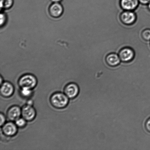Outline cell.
I'll use <instances>...</instances> for the list:
<instances>
[{"label": "cell", "mask_w": 150, "mask_h": 150, "mask_svg": "<svg viewBox=\"0 0 150 150\" xmlns=\"http://www.w3.org/2000/svg\"><path fill=\"white\" fill-rule=\"evenodd\" d=\"M145 127L146 130L150 133V117L145 122Z\"/></svg>", "instance_id": "d6986e66"}, {"label": "cell", "mask_w": 150, "mask_h": 150, "mask_svg": "<svg viewBox=\"0 0 150 150\" xmlns=\"http://www.w3.org/2000/svg\"><path fill=\"white\" fill-rule=\"evenodd\" d=\"M64 93L69 98L73 99L76 98L79 93V86L74 83H69L64 88Z\"/></svg>", "instance_id": "8992f818"}, {"label": "cell", "mask_w": 150, "mask_h": 150, "mask_svg": "<svg viewBox=\"0 0 150 150\" xmlns=\"http://www.w3.org/2000/svg\"><path fill=\"white\" fill-rule=\"evenodd\" d=\"M21 115L26 121H32L36 117V110L32 106L26 104L21 109Z\"/></svg>", "instance_id": "5b68a950"}, {"label": "cell", "mask_w": 150, "mask_h": 150, "mask_svg": "<svg viewBox=\"0 0 150 150\" xmlns=\"http://www.w3.org/2000/svg\"><path fill=\"white\" fill-rule=\"evenodd\" d=\"M64 11V8L59 3H53L48 9L50 16L54 18H58L61 17Z\"/></svg>", "instance_id": "52a82bcc"}, {"label": "cell", "mask_w": 150, "mask_h": 150, "mask_svg": "<svg viewBox=\"0 0 150 150\" xmlns=\"http://www.w3.org/2000/svg\"><path fill=\"white\" fill-rule=\"evenodd\" d=\"M62 0H51V1L53 3H59Z\"/></svg>", "instance_id": "7402d4cb"}, {"label": "cell", "mask_w": 150, "mask_h": 150, "mask_svg": "<svg viewBox=\"0 0 150 150\" xmlns=\"http://www.w3.org/2000/svg\"><path fill=\"white\" fill-rule=\"evenodd\" d=\"M27 103V105L32 106L33 104V102L32 100H29V101H28Z\"/></svg>", "instance_id": "44dd1931"}, {"label": "cell", "mask_w": 150, "mask_h": 150, "mask_svg": "<svg viewBox=\"0 0 150 150\" xmlns=\"http://www.w3.org/2000/svg\"><path fill=\"white\" fill-rule=\"evenodd\" d=\"M118 55L121 62L127 63L134 59L135 53L133 48L130 47H125L120 50Z\"/></svg>", "instance_id": "3957f363"}, {"label": "cell", "mask_w": 150, "mask_h": 150, "mask_svg": "<svg viewBox=\"0 0 150 150\" xmlns=\"http://www.w3.org/2000/svg\"><path fill=\"white\" fill-rule=\"evenodd\" d=\"M0 117H1V123H0V125H1V127H2L5 123L6 120V117L1 112V115H0Z\"/></svg>", "instance_id": "ac0fdd59"}, {"label": "cell", "mask_w": 150, "mask_h": 150, "mask_svg": "<svg viewBox=\"0 0 150 150\" xmlns=\"http://www.w3.org/2000/svg\"><path fill=\"white\" fill-rule=\"evenodd\" d=\"M139 4V0H120V4L125 11H134Z\"/></svg>", "instance_id": "9c48e42d"}, {"label": "cell", "mask_w": 150, "mask_h": 150, "mask_svg": "<svg viewBox=\"0 0 150 150\" xmlns=\"http://www.w3.org/2000/svg\"><path fill=\"white\" fill-rule=\"evenodd\" d=\"M37 79L34 75L26 74L23 75L19 79L18 83L20 88H26L32 89L37 84Z\"/></svg>", "instance_id": "7a4b0ae2"}, {"label": "cell", "mask_w": 150, "mask_h": 150, "mask_svg": "<svg viewBox=\"0 0 150 150\" xmlns=\"http://www.w3.org/2000/svg\"><path fill=\"white\" fill-rule=\"evenodd\" d=\"M69 98L65 94L55 93L51 96L50 102L53 106L57 108H65L68 105Z\"/></svg>", "instance_id": "6da1fadb"}, {"label": "cell", "mask_w": 150, "mask_h": 150, "mask_svg": "<svg viewBox=\"0 0 150 150\" xmlns=\"http://www.w3.org/2000/svg\"><path fill=\"white\" fill-rule=\"evenodd\" d=\"M140 4H144V5H147L150 2V0H139Z\"/></svg>", "instance_id": "ffe728a7"}, {"label": "cell", "mask_w": 150, "mask_h": 150, "mask_svg": "<svg viewBox=\"0 0 150 150\" xmlns=\"http://www.w3.org/2000/svg\"><path fill=\"white\" fill-rule=\"evenodd\" d=\"M142 38L146 41H150V29H144L142 33Z\"/></svg>", "instance_id": "9a60e30c"}, {"label": "cell", "mask_w": 150, "mask_h": 150, "mask_svg": "<svg viewBox=\"0 0 150 150\" xmlns=\"http://www.w3.org/2000/svg\"><path fill=\"white\" fill-rule=\"evenodd\" d=\"M1 86V94L2 96L5 98H9L14 93V87L10 82H3Z\"/></svg>", "instance_id": "8fae6325"}, {"label": "cell", "mask_w": 150, "mask_h": 150, "mask_svg": "<svg viewBox=\"0 0 150 150\" xmlns=\"http://www.w3.org/2000/svg\"><path fill=\"white\" fill-rule=\"evenodd\" d=\"M17 126L16 124L11 122L5 123L2 126L3 134L7 137H12L17 133Z\"/></svg>", "instance_id": "ba28073f"}, {"label": "cell", "mask_w": 150, "mask_h": 150, "mask_svg": "<svg viewBox=\"0 0 150 150\" xmlns=\"http://www.w3.org/2000/svg\"><path fill=\"white\" fill-rule=\"evenodd\" d=\"M7 21V17L6 14L4 13L1 12L0 15V24L1 27L5 25Z\"/></svg>", "instance_id": "e0dca14e"}, {"label": "cell", "mask_w": 150, "mask_h": 150, "mask_svg": "<svg viewBox=\"0 0 150 150\" xmlns=\"http://www.w3.org/2000/svg\"><path fill=\"white\" fill-rule=\"evenodd\" d=\"M3 80L2 79V76H1V85L3 83V82H2Z\"/></svg>", "instance_id": "603a6c76"}, {"label": "cell", "mask_w": 150, "mask_h": 150, "mask_svg": "<svg viewBox=\"0 0 150 150\" xmlns=\"http://www.w3.org/2000/svg\"><path fill=\"white\" fill-rule=\"evenodd\" d=\"M32 89L26 88H21V95L24 98H28L32 95Z\"/></svg>", "instance_id": "5bb4252c"}, {"label": "cell", "mask_w": 150, "mask_h": 150, "mask_svg": "<svg viewBox=\"0 0 150 150\" xmlns=\"http://www.w3.org/2000/svg\"><path fill=\"white\" fill-rule=\"evenodd\" d=\"M120 19L124 24L131 25L136 21V14L134 11L124 10L120 15Z\"/></svg>", "instance_id": "277c9868"}, {"label": "cell", "mask_w": 150, "mask_h": 150, "mask_svg": "<svg viewBox=\"0 0 150 150\" xmlns=\"http://www.w3.org/2000/svg\"><path fill=\"white\" fill-rule=\"evenodd\" d=\"M148 5V9H149V10L150 11V2H149V4H147Z\"/></svg>", "instance_id": "cb8c5ba5"}, {"label": "cell", "mask_w": 150, "mask_h": 150, "mask_svg": "<svg viewBox=\"0 0 150 150\" xmlns=\"http://www.w3.org/2000/svg\"><path fill=\"white\" fill-rule=\"evenodd\" d=\"M26 120L23 118H19L15 121V124L18 127H24L26 124Z\"/></svg>", "instance_id": "2e32d148"}, {"label": "cell", "mask_w": 150, "mask_h": 150, "mask_svg": "<svg viewBox=\"0 0 150 150\" xmlns=\"http://www.w3.org/2000/svg\"><path fill=\"white\" fill-rule=\"evenodd\" d=\"M106 61L110 67H117L121 62L118 54L115 53H111L108 54L106 57Z\"/></svg>", "instance_id": "7c38bea8"}, {"label": "cell", "mask_w": 150, "mask_h": 150, "mask_svg": "<svg viewBox=\"0 0 150 150\" xmlns=\"http://www.w3.org/2000/svg\"><path fill=\"white\" fill-rule=\"evenodd\" d=\"M14 4L13 0H1V9L8 10L11 8Z\"/></svg>", "instance_id": "4fadbf2b"}, {"label": "cell", "mask_w": 150, "mask_h": 150, "mask_svg": "<svg viewBox=\"0 0 150 150\" xmlns=\"http://www.w3.org/2000/svg\"><path fill=\"white\" fill-rule=\"evenodd\" d=\"M21 115V109L17 105L11 107L7 111V117L10 121H16Z\"/></svg>", "instance_id": "30bf717a"}]
</instances>
